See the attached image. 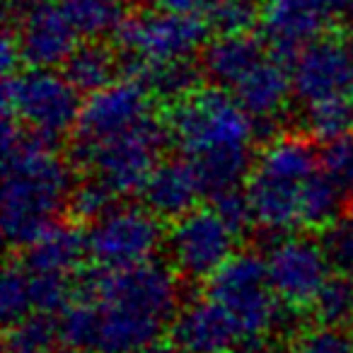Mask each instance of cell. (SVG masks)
<instances>
[{
  "mask_svg": "<svg viewBox=\"0 0 353 353\" xmlns=\"http://www.w3.org/2000/svg\"><path fill=\"white\" fill-rule=\"evenodd\" d=\"M73 298L97 310V353H138L162 336L182 307L179 274L157 259L128 269H90L73 281Z\"/></svg>",
  "mask_w": 353,
  "mask_h": 353,
  "instance_id": "cell-1",
  "label": "cell"
},
{
  "mask_svg": "<svg viewBox=\"0 0 353 353\" xmlns=\"http://www.w3.org/2000/svg\"><path fill=\"white\" fill-rule=\"evenodd\" d=\"M167 128L172 143L194 165L203 192L211 196L242 187L252 174L254 119L223 88H199L170 104Z\"/></svg>",
  "mask_w": 353,
  "mask_h": 353,
  "instance_id": "cell-2",
  "label": "cell"
},
{
  "mask_svg": "<svg viewBox=\"0 0 353 353\" xmlns=\"http://www.w3.org/2000/svg\"><path fill=\"white\" fill-rule=\"evenodd\" d=\"M3 232L10 247H27L68 208L73 167L54 141L3 114Z\"/></svg>",
  "mask_w": 353,
  "mask_h": 353,
  "instance_id": "cell-3",
  "label": "cell"
},
{
  "mask_svg": "<svg viewBox=\"0 0 353 353\" xmlns=\"http://www.w3.org/2000/svg\"><path fill=\"white\" fill-rule=\"evenodd\" d=\"M167 121L150 114L133 128L102 143L75 141L70 162L88 174L102 179L119 196L141 194L150 172L157 167L165 145L170 143Z\"/></svg>",
  "mask_w": 353,
  "mask_h": 353,
  "instance_id": "cell-4",
  "label": "cell"
},
{
  "mask_svg": "<svg viewBox=\"0 0 353 353\" xmlns=\"http://www.w3.org/2000/svg\"><path fill=\"white\" fill-rule=\"evenodd\" d=\"M206 295L228 310L242 332V341H264L276 334L281 300L271 288L266 256L252 250L235 252L211 279Z\"/></svg>",
  "mask_w": 353,
  "mask_h": 353,
  "instance_id": "cell-5",
  "label": "cell"
},
{
  "mask_svg": "<svg viewBox=\"0 0 353 353\" xmlns=\"http://www.w3.org/2000/svg\"><path fill=\"white\" fill-rule=\"evenodd\" d=\"M80 90L54 68H32L27 73L6 75L0 102L3 114L15 117L32 133L59 141L63 133L75 131L80 117Z\"/></svg>",
  "mask_w": 353,
  "mask_h": 353,
  "instance_id": "cell-6",
  "label": "cell"
},
{
  "mask_svg": "<svg viewBox=\"0 0 353 353\" xmlns=\"http://www.w3.org/2000/svg\"><path fill=\"white\" fill-rule=\"evenodd\" d=\"M208 27L203 15H174V12H143L123 22L117 32L121 63H160V61L192 59L206 46Z\"/></svg>",
  "mask_w": 353,
  "mask_h": 353,
  "instance_id": "cell-7",
  "label": "cell"
},
{
  "mask_svg": "<svg viewBox=\"0 0 353 353\" xmlns=\"http://www.w3.org/2000/svg\"><path fill=\"white\" fill-rule=\"evenodd\" d=\"M167 240L162 218L143 206H114L104 218L90 225V259L102 269H128L155 256Z\"/></svg>",
  "mask_w": 353,
  "mask_h": 353,
  "instance_id": "cell-8",
  "label": "cell"
},
{
  "mask_svg": "<svg viewBox=\"0 0 353 353\" xmlns=\"http://www.w3.org/2000/svg\"><path fill=\"white\" fill-rule=\"evenodd\" d=\"M6 25L15 30L22 61L32 68L63 65L80 39L61 0H6Z\"/></svg>",
  "mask_w": 353,
  "mask_h": 353,
  "instance_id": "cell-9",
  "label": "cell"
},
{
  "mask_svg": "<svg viewBox=\"0 0 353 353\" xmlns=\"http://www.w3.org/2000/svg\"><path fill=\"white\" fill-rule=\"evenodd\" d=\"M170 261L189 281H208L232 254L237 235L211 208H194L172 223L167 232Z\"/></svg>",
  "mask_w": 353,
  "mask_h": 353,
  "instance_id": "cell-10",
  "label": "cell"
},
{
  "mask_svg": "<svg viewBox=\"0 0 353 353\" xmlns=\"http://www.w3.org/2000/svg\"><path fill=\"white\" fill-rule=\"evenodd\" d=\"M271 288L290 307H310L322 285L332 279V264L319 240L305 235H276L266 252Z\"/></svg>",
  "mask_w": 353,
  "mask_h": 353,
  "instance_id": "cell-11",
  "label": "cell"
},
{
  "mask_svg": "<svg viewBox=\"0 0 353 353\" xmlns=\"http://www.w3.org/2000/svg\"><path fill=\"white\" fill-rule=\"evenodd\" d=\"M343 8L346 0H261V39L276 56L293 61L341 22Z\"/></svg>",
  "mask_w": 353,
  "mask_h": 353,
  "instance_id": "cell-12",
  "label": "cell"
},
{
  "mask_svg": "<svg viewBox=\"0 0 353 353\" xmlns=\"http://www.w3.org/2000/svg\"><path fill=\"white\" fill-rule=\"evenodd\" d=\"M152 94L136 78L114 80L112 85L88 94L75 123L78 143H102L133 128L150 117Z\"/></svg>",
  "mask_w": 353,
  "mask_h": 353,
  "instance_id": "cell-13",
  "label": "cell"
},
{
  "mask_svg": "<svg viewBox=\"0 0 353 353\" xmlns=\"http://www.w3.org/2000/svg\"><path fill=\"white\" fill-rule=\"evenodd\" d=\"M293 94L303 104H314L336 94L351 92L353 80V51L336 37L307 44L290 61Z\"/></svg>",
  "mask_w": 353,
  "mask_h": 353,
  "instance_id": "cell-14",
  "label": "cell"
},
{
  "mask_svg": "<svg viewBox=\"0 0 353 353\" xmlns=\"http://www.w3.org/2000/svg\"><path fill=\"white\" fill-rule=\"evenodd\" d=\"M235 99L254 119L256 138L279 136V121L293 94L290 63L281 56L264 59L235 85Z\"/></svg>",
  "mask_w": 353,
  "mask_h": 353,
  "instance_id": "cell-15",
  "label": "cell"
},
{
  "mask_svg": "<svg viewBox=\"0 0 353 353\" xmlns=\"http://www.w3.org/2000/svg\"><path fill=\"white\" fill-rule=\"evenodd\" d=\"M170 339L184 353H230L242 332L221 303L206 295L184 303L170 322Z\"/></svg>",
  "mask_w": 353,
  "mask_h": 353,
  "instance_id": "cell-16",
  "label": "cell"
},
{
  "mask_svg": "<svg viewBox=\"0 0 353 353\" xmlns=\"http://www.w3.org/2000/svg\"><path fill=\"white\" fill-rule=\"evenodd\" d=\"M203 194L206 192H203L194 165L187 157H179V160L157 162V167L148 176L141 196L143 203L157 218L174 223L192 213Z\"/></svg>",
  "mask_w": 353,
  "mask_h": 353,
  "instance_id": "cell-17",
  "label": "cell"
},
{
  "mask_svg": "<svg viewBox=\"0 0 353 353\" xmlns=\"http://www.w3.org/2000/svg\"><path fill=\"white\" fill-rule=\"evenodd\" d=\"M245 192L252 203L254 225H259L264 232L285 235L300 228V182L252 170Z\"/></svg>",
  "mask_w": 353,
  "mask_h": 353,
  "instance_id": "cell-18",
  "label": "cell"
},
{
  "mask_svg": "<svg viewBox=\"0 0 353 353\" xmlns=\"http://www.w3.org/2000/svg\"><path fill=\"white\" fill-rule=\"evenodd\" d=\"M85 256H90L88 235H83V230L75 223L56 221L34 242L25 247L22 264L30 269V274L70 276L80 269Z\"/></svg>",
  "mask_w": 353,
  "mask_h": 353,
  "instance_id": "cell-19",
  "label": "cell"
},
{
  "mask_svg": "<svg viewBox=\"0 0 353 353\" xmlns=\"http://www.w3.org/2000/svg\"><path fill=\"white\" fill-rule=\"evenodd\" d=\"M264 59V39L252 34H216V39L201 49L199 65L203 78L216 88L235 90V85Z\"/></svg>",
  "mask_w": 353,
  "mask_h": 353,
  "instance_id": "cell-20",
  "label": "cell"
},
{
  "mask_svg": "<svg viewBox=\"0 0 353 353\" xmlns=\"http://www.w3.org/2000/svg\"><path fill=\"white\" fill-rule=\"evenodd\" d=\"M128 78H136L148 88V92L157 99L174 104L179 99L196 92L201 85L203 70L201 65H194L189 59L160 61V63H121Z\"/></svg>",
  "mask_w": 353,
  "mask_h": 353,
  "instance_id": "cell-21",
  "label": "cell"
},
{
  "mask_svg": "<svg viewBox=\"0 0 353 353\" xmlns=\"http://www.w3.org/2000/svg\"><path fill=\"white\" fill-rule=\"evenodd\" d=\"M121 59L117 51L97 39L78 44L63 63V73L83 94H92L117 80Z\"/></svg>",
  "mask_w": 353,
  "mask_h": 353,
  "instance_id": "cell-22",
  "label": "cell"
},
{
  "mask_svg": "<svg viewBox=\"0 0 353 353\" xmlns=\"http://www.w3.org/2000/svg\"><path fill=\"white\" fill-rule=\"evenodd\" d=\"M346 196L348 194L319 167V172L310 176L300 192V228L322 230L332 225L341 216Z\"/></svg>",
  "mask_w": 353,
  "mask_h": 353,
  "instance_id": "cell-23",
  "label": "cell"
},
{
  "mask_svg": "<svg viewBox=\"0 0 353 353\" xmlns=\"http://www.w3.org/2000/svg\"><path fill=\"white\" fill-rule=\"evenodd\" d=\"M80 37L99 39L117 34L128 20V0H61Z\"/></svg>",
  "mask_w": 353,
  "mask_h": 353,
  "instance_id": "cell-24",
  "label": "cell"
},
{
  "mask_svg": "<svg viewBox=\"0 0 353 353\" xmlns=\"http://www.w3.org/2000/svg\"><path fill=\"white\" fill-rule=\"evenodd\" d=\"M303 126L307 136L322 143L353 133V94H336L322 102L305 104Z\"/></svg>",
  "mask_w": 353,
  "mask_h": 353,
  "instance_id": "cell-25",
  "label": "cell"
},
{
  "mask_svg": "<svg viewBox=\"0 0 353 353\" xmlns=\"http://www.w3.org/2000/svg\"><path fill=\"white\" fill-rule=\"evenodd\" d=\"M61 341L59 319L46 312H30L6 327V353H54Z\"/></svg>",
  "mask_w": 353,
  "mask_h": 353,
  "instance_id": "cell-26",
  "label": "cell"
},
{
  "mask_svg": "<svg viewBox=\"0 0 353 353\" xmlns=\"http://www.w3.org/2000/svg\"><path fill=\"white\" fill-rule=\"evenodd\" d=\"M310 307L319 324L346 329L353 327V281L346 274L332 276Z\"/></svg>",
  "mask_w": 353,
  "mask_h": 353,
  "instance_id": "cell-27",
  "label": "cell"
},
{
  "mask_svg": "<svg viewBox=\"0 0 353 353\" xmlns=\"http://www.w3.org/2000/svg\"><path fill=\"white\" fill-rule=\"evenodd\" d=\"M208 27L216 34H250L261 20V3L256 0H208L203 10Z\"/></svg>",
  "mask_w": 353,
  "mask_h": 353,
  "instance_id": "cell-28",
  "label": "cell"
},
{
  "mask_svg": "<svg viewBox=\"0 0 353 353\" xmlns=\"http://www.w3.org/2000/svg\"><path fill=\"white\" fill-rule=\"evenodd\" d=\"M34 312L32 305V276L22 261H10L0 279V314L3 322L12 324Z\"/></svg>",
  "mask_w": 353,
  "mask_h": 353,
  "instance_id": "cell-29",
  "label": "cell"
},
{
  "mask_svg": "<svg viewBox=\"0 0 353 353\" xmlns=\"http://www.w3.org/2000/svg\"><path fill=\"white\" fill-rule=\"evenodd\" d=\"M117 196L119 194L109 184H104L97 176H90V179L73 187L68 199V211L75 223H90L92 225L117 206Z\"/></svg>",
  "mask_w": 353,
  "mask_h": 353,
  "instance_id": "cell-30",
  "label": "cell"
},
{
  "mask_svg": "<svg viewBox=\"0 0 353 353\" xmlns=\"http://www.w3.org/2000/svg\"><path fill=\"white\" fill-rule=\"evenodd\" d=\"M61 341L68 346H80L94 351L97 339V310L92 300L73 298L59 314Z\"/></svg>",
  "mask_w": 353,
  "mask_h": 353,
  "instance_id": "cell-31",
  "label": "cell"
},
{
  "mask_svg": "<svg viewBox=\"0 0 353 353\" xmlns=\"http://www.w3.org/2000/svg\"><path fill=\"white\" fill-rule=\"evenodd\" d=\"M288 353H353V334L346 327L319 324L300 332L290 341Z\"/></svg>",
  "mask_w": 353,
  "mask_h": 353,
  "instance_id": "cell-32",
  "label": "cell"
},
{
  "mask_svg": "<svg viewBox=\"0 0 353 353\" xmlns=\"http://www.w3.org/2000/svg\"><path fill=\"white\" fill-rule=\"evenodd\" d=\"M32 276V305L34 312L61 314V310L73 300L75 288L70 276L30 274Z\"/></svg>",
  "mask_w": 353,
  "mask_h": 353,
  "instance_id": "cell-33",
  "label": "cell"
},
{
  "mask_svg": "<svg viewBox=\"0 0 353 353\" xmlns=\"http://www.w3.org/2000/svg\"><path fill=\"white\" fill-rule=\"evenodd\" d=\"M319 245L336 274H353V221H334L319 230Z\"/></svg>",
  "mask_w": 353,
  "mask_h": 353,
  "instance_id": "cell-34",
  "label": "cell"
},
{
  "mask_svg": "<svg viewBox=\"0 0 353 353\" xmlns=\"http://www.w3.org/2000/svg\"><path fill=\"white\" fill-rule=\"evenodd\" d=\"M319 167L348 196H353V133L324 143L322 152H319Z\"/></svg>",
  "mask_w": 353,
  "mask_h": 353,
  "instance_id": "cell-35",
  "label": "cell"
},
{
  "mask_svg": "<svg viewBox=\"0 0 353 353\" xmlns=\"http://www.w3.org/2000/svg\"><path fill=\"white\" fill-rule=\"evenodd\" d=\"M213 211L228 223V228H230L237 237L245 235L247 228L254 223L250 196H247V192L242 187L225 189V192L216 194V196H213Z\"/></svg>",
  "mask_w": 353,
  "mask_h": 353,
  "instance_id": "cell-36",
  "label": "cell"
},
{
  "mask_svg": "<svg viewBox=\"0 0 353 353\" xmlns=\"http://www.w3.org/2000/svg\"><path fill=\"white\" fill-rule=\"evenodd\" d=\"M0 63H3V73L6 75H12L17 70V65L22 63L17 34H15V30L8 25H6V32H3V39H0Z\"/></svg>",
  "mask_w": 353,
  "mask_h": 353,
  "instance_id": "cell-37",
  "label": "cell"
},
{
  "mask_svg": "<svg viewBox=\"0 0 353 353\" xmlns=\"http://www.w3.org/2000/svg\"><path fill=\"white\" fill-rule=\"evenodd\" d=\"M152 10L174 12V15H201L206 10L208 0H148Z\"/></svg>",
  "mask_w": 353,
  "mask_h": 353,
  "instance_id": "cell-38",
  "label": "cell"
},
{
  "mask_svg": "<svg viewBox=\"0 0 353 353\" xmlns=\"http://www.w3.org/2000/svg\"><path fill=\"white\" fill-rule=\"evenodd\" d=\"M138 353H184L182 348L176 346L174 341H162V339H157V341H152L150 346H145L143 351H138Z\"/></svg>",
  "mask_w": 353,
  "mask_h": 353,
  "instance_id": "cell-39",
  "label": "cell"
},
{
  "mask_svg": "<svg viewBox=\"0 0 353 353\" xmlns=\"http://www.w3.org/2000/svg\"><path fill=\"white\" fill-rule=\"evenodd\" d=\"M54 353H92V351H90V348H80V346H68V343H65L63 348H56Z\"/></svg>",
  "mask_w": 353,
  "mask_h": 353,
  "instance_id": "cell-40",
  "label": "cell"
},
{
  "mask_svg": "<svg viewBox=\"0 0 353 353\" xmlns=\"http://www.w3.org/2000/svg\"><path fill=\"white\" fill-rule=\"evenodd\" d=\"M348 218L353 221V201H351V211H348Z\"/></svg>",
  "mask_w": 353,
  "mask_h": 353,
  "instance_id": "cell-41",
  "label": "cell"
},
{
  "mask_svg": "<svg viewBox=\"0 0 353 353\" xmlns=\"http://www.w3.org/2000/svg\"><path fill=\"white\" fill-rule=\"evenodd\" d=\"M351 94H353V80H351Z\"/></svg>",
  "mask_w": 353,
  "mask_h": 353,
  "instance_id": "cell-42",
  "label": "cell"
},
{
  "mask_svg": "<svg viewBox=\"0 0 353 353\" xmlns=\"http://www.w3.org/2000/svg\"><path fill=\"white\" fill-rule=\"evenodd\" d=\"M351 51H353V39H351Z\"/></svg>",
  "mask_w": 353,
  "mask_h": 353,
  "instance_id": "cell-43",
  "label": "cell"
}]
</instances>
